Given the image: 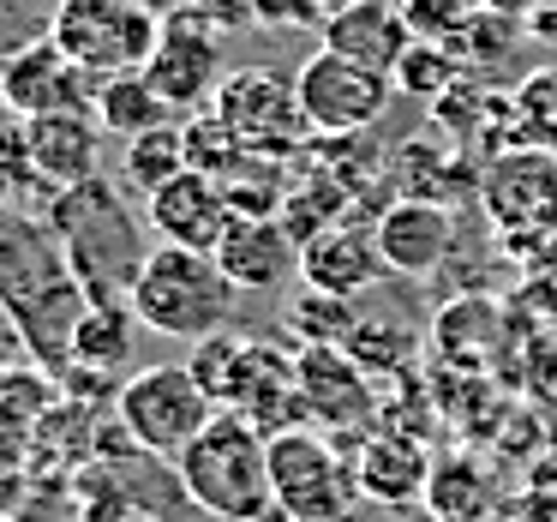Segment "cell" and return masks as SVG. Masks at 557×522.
I'll return each mask as SVG.
<instances>
[{
  "label": "cell",
  "mask_w": 557,
  "mask_h": 522,
  "mask_svg": "<svg viewBox=\"0 0 557 522\" xmlns=\"http://www.w3.org/2000/svg\"><path fill=\"white\" fill-rule=\"evenodd\" d=\"M497 349H504V318H497V306L480 301V294H461V301H449L444 313L432 318V354L449 366H461V373L492 366Z\"/></svg>",
  "instance_id": "22"
},
{
  "label": "cell",
  "mask_w": 557,
  "mask_h": 522,
  "mask_svg": "<svg viewBox=\"0 0 557 522\" xmlns=\"http://www.w3.org/2000/svg\"><path fill=\"white\" fill-rule=\"evenodd\" d=\"M480 205L516 246L557 241V150L509 145L480 169Z\"/></svg>",
  "instance_id": "8"
},
{
  "label": "cell",
  "mask_w": 557,
  "mask_h": 522,
  "mask_svg": "<svg viewBox=\"0 0 557 522\" xmlns=\"http://www.w3.org/2000/svg\"><path fill=\"white\" fill-rule=\"evenodd\" d=\"M432 469H437V462H432V450H425V438L408 433V426L377 421L372 433L354 445V481H360L366 505H384V510L425 505Z\"/></svg>",
  "instance_id": "15"
},
{
  "label": "cell",
  "mask_w": 557,
  "mask_h": 522,
  "mask_svg": "<svg viewBox=\"0 0 557 522\" xmlns=\"http://www.w3.org/2000/svg\"><path fill=\"white\" fill-rule=\"evenodd\" d=\"M294 373H300L306 421H312L318 433H336V445L348 433L366 438L377 426V414H384L372 373H366L342 342H306V349L294 354Z\"/></svg>",
  "instance_id": "12"
},
{
  "label": "cell",
  "mask_w": 557,
  "mask_h": 522,
  "mask_svg": "<svg viewBox=\"0 0 557 522\" xmlns=\"http://www.w3.org/2000/svg\"><path fill=\"white\" fill-rule=\"evenodd\" d=\"M509 114H516V145L528 150H557V66L528 73L509 90Z\"/></svg>",
  "instance_id": "29"
},
{
  "label": "cell",
  "mask_w": 557,
  "mask_h": 522,
  "mask_svg": "<svg viewBox=\"0 0 557 522\" xmlns=\"http://www.w3.org/2000/svg\"><path fill=\"white\" fill-rule=\"evenodd\" d=\"M425 510L444 522H492L497 486L473 457H444L432 469V486H425Z\"/></svg>",
  "instance_id": "26"
},
{
  "label": "cell",
  "mask_w": 557,
  "mask_h": 522,
  "mask_svg": "<svg viewBox=\"0 0 557 522\" xmlns=\"http://www.w3.org/2000/svg\"><path fill=\"white\" fill-rule=\"evenodd\" d=\"M294 342H264V337H240V354L228 366L216 409H234L240 421H252L264 438L294 433L306 421V397H300V373H294Z\"/></svg>",
  "instance_id": "11"
},
{
  "label": "cell",
  "mask_w": 557,
  "mask_h": 522,
  "mask_svg": "<svg viewBox=\"0 0 557 522\" xmlns=\"http://www.w3.org/2000/svg\"><path fill=\"white\" fill-rule=\"evenodd\" d=\"M396 174H401V193L408 198H437V205H449L461 186L480 193V174H468V162L444 138H408L396 157Z\"/></svg>",
  "instance_id": "27"
},
{
  "label": "cell",
  "mask_w": 557,
  "mask_h": 522,
  "mask_svg": "<svg viewBox=\"0 0 557 522\" xmlns=\"http://www.w3.org/2000/svg\"><path fill=\"white\" fill-rule=\"evenodd\" d=\"M85 306L90 294L78 289L49 217L0 210V313H7L13 337L25 342V354L54 385L73 366V325Z\"/></svg>",
  "instance_id": "1"
},
{
  "label": "cell",
  "mask_w": 557,
  "mask_h": 522,
  "mask_svg": "<svg viewBox=\"0 0 557 522\" xmlns=\"http://www.w3.org/2000/svg\"><path fill=\"white\" fill-rule=\"evenodd\" d=\"M413 522H444V517H432V510H420V517H413Z\"/></svg>",
  "instance_id": "35"
},
{
  "label": "cell",
  "mask_w": 557,
  "mask_h": 522,
  "mask_svg": "<svg viewBox=\"0 0 557 522\" xmlns=\"http://www.w3.org/2000/svg\"><path fill=\"white\" fill-rule=\"evenodd\" d=\"M18 373H25V366H18V349H0V390L13 385Z\"/></svg>",
  "instance_id": "34"
},
{
  "label": "cell",
  "mask_w": 557,
  "mask_h": 522,
  "mask_svg": "<svg viewBox=\"0 0 557 522\" xmlns=\"http://www.w3.org/2000/svg\"><path fill=\"white\" fill-rule=\"evenodd\" d=\"M97 121H102V133H114L126 145V138L174 121V109L145 73H114V78H97Z\"/></svg>",
  "instance_id": "25"
},
{
  "label": "cell",
  "mask_w": 557,
  "mask_h": 522,
  "mask_svg": "<svg viewBox=\"0 0 557 522\" xmlns=\"http://www.w3.org/2000/svg\"><path fill=\"white\" fill-rule=\"evenodd\" d=\"M49 229H54L66 265H73L78 289L90 301H133V282H138V270H145L157 241H145L150 222L126 205V193H114L109 174L54 193Z\"/></svg>",
  "instance_id": "2"
},
{
  "label": "cell",
  "mask_w": 557,
  "mask_h": 522,
  "mask_svg": "<svg viewBox=\"0 0 557 522\" xmlns=\"http://www.w3.org/2000/svg\"><path fill=\"white\" fill-rule=\"evenodd\" d=\"M210 109H216L222 126L240 138V150H258V157L288 162L294 150H306V138H312V121H306V109H300V90H294L288 78L264 73V66L228 73Z\"/></svg>",
  "instance_id": "9"
},
{
  "label": "cell",
  "mask_w": 557,
  "mask_h": 522,
  "mask_svg": "<svg viewBox=\"0 0 557 522\" xmlns=\"http://www.w3.org/2000/svg\"><path fill=\"white\" fill-rule=\"evenodd\" d=\"M145 78L169 97L174 114H198L216 102L228 61H222V31L205 13H169L162 19V37L145 61Z\"/></svg>",
  "instance_id": "14"
},
{
  "label": "cell",
  "mask_w": 557,
  "mask_h": 522,
  "mask_svg": "<svg viewBox=\"0 0 557 522\" xmlns=\"http://www.w3.org/2000/svg\"><path fill=\"white\" fill-rule=\"evenodd\" d=\"M294 90H300V109H306V121H312V133H324V138H348V133L377 126L389 109V97H396L389 73H372V66L348 61V54H336V49H318L312 61L294 73Z\"/></svg>",
  "instance_id": "10"
},
{
  "label": "cell",
  "mask_w": 557,
  "mask_h": 522,
  "mask_svg": "<svg viewBox=\"0 0 557 522\" xmlns=\"http://www.w3.org/2000/svg\"><path fill=\"white\" fill-rule=\"evenodd\" d=\"M138 313L133 301H90L73 325V366L85 373H109V378H126L133 366V349H138Z\"/></svg>",
  "instance_id": "23"
},
{
  "label": "cell",
  "mask_w": 557,
  "mask_h": 522,
  "mask_svg": "<svg viewBox=\"0 0 557 522\" xmlns=\"http://www.w3.org/2000/svg\"><path fill=\"white\" fill-rule=\"evenodd\" d=\"M372 234L396 277H432V270H444L449 246H456V217L437 198H396L372 217Z\"/></svg>",
  "instance_id": "17"
},
{
  "label": "cell",
  "mask_w": 557,
  "mask_h": 522,
  "mask_svg": "<svg viewBox=\"0 0 557 522\" xmlns=\"http://www.w3.org/2000/svg\"><path fill=\"white\" fill-rule=\"evenodd\" d=\"M324 49L348 54L372 73H396V61L413 49V25L401 0H348L324 19Z\"/></svg>",
  "instance_id": "20"
},
{
  "label": "cell",
  "mask_w": 557,
  "mask_h": 522,
  "mask_svg": "<svg viewBox=\"0 0 557 522\" xmlns=\"http://www.w3.org/2000/svg\"><path fill=\"white\" fill-rule=\"evenodd\" d=\"M174 481L216 522H264L276 510V498H270V438L234 409H216V421L174 457Z\"/></svg>",
  "instance_id": "3"
},
{
  "label": "cell",
  "mask_w": 557,
  "mask_h": 522,
  "mask_svg": "<svg viewBox=\"0 0 557 522\" xmlns=\"http://www.w3.org/2000/svg\"><path fill=\"white\" fill-rule=\"evenodd\" d=\"M342 349H348L372 378H396L401 366H408V354H413V330L401 325V318H360Z\"/></svg>",
  "instance_id": "31"
},
{
  "label": "cell",
  "mask_w": 557,
  "mask_h": 522,
  "mask_svg": "<svg viewBox=\"0 0 557 522\" xmlns=\"http://www.w3.org/2000/svg\"><path fill=\"white\" fill-rule=\"evenodd\" d=\"M360 325L354 301L342 294H318V289H300L288 301V342L306 349V342H348V330Z\"/></svg>",
  "instance_id": "30"
},
{
  "label": "cell",
  "mask_w": 557,
  "mask_h": 522,
  "mask_svg": "<svg viewBox=\"0 0 557 522\" xmlns=\"http://www.w3.org/2000/svg\"><path fill=\"white\" fill-rule=\"evenodd\" d=\"M210 258L222 265V277L234 289H252V294H270L288 277H300V241L288 234L282 217H234Z\"/></svg>",
  "instance_id": "19"
},
{
  "label": "cell",
  "mask_w": 557,
  "mask_h": 522,
  "mask_svg": "<svg viewBox=\"0 0 557 522\" xmlns=\"http://www.w3.org/2000/svg\"><path fill=\"white\" fill-rule=\"evenodd\" d=\"M234 282L222 277V265L210 253H193V246H169L157 241L133 282V313L145 330L174 342H205L216 330L234 325Z\"/></svg>",
  "instance_id": "4"
},
{
  "label": "cell",
  "mask_w": 557,
  "mask_h": 522,
  "mask_svg": "<svg viewBox=\"0 0 557 522\" xmlns=\"http://www.w3.org/2000/svg\"><path fill=\"white\" fill-rule=\"evenodd\" d=\"M270 498L288 522H348L360 505L354 481V450H342L318 426L270 438Z\"/></svg>",
  "instance_id": "6"
},
{
  "label": "cell",
  "mask_w": 557,
  "mask_h": 522,
  "mask_svg": "<svg viewBox=\"0 0 557 522\" xmlns=\"http://www.w3.org/2000/svg\"><path fill=\"white\" fill-rule=\"evenodd\" d=\"M186 169H193V162H186V121H162V126H150V133H138L121 145V181H126V193H138V198L162 193V186Z\"/></svg>",
  "instance_id": "24"
},
{
  "label": "cell",
  "mask_w": 557,
  "mask_h": 522,
  "mask_svg": "<svg viewBox=\"0 0 557 522\" xmlns=\"http://www.w3.org/2000/svg\"><path fill=\"white\" fill-rule=\"evenodd\" d=\"M145 222H150V234L169 241V246L216 253V241L228 234V222H234V205H228V193H222V181L186 169V174H174L162 193L145 198Z\"/></svg>",
  "instance_id": "16"
},
{
  "label": "cell",
  "mask_w": 557,
  "mask_h": 522,
  "mask_svg": "<svg viewBox=\"0 0 557 522\" xmlns=\"http://www.w3.org/2000/svg\"><path fill=\"white\" fill-rule=\"evenodd\" d=\"M49 37L90 78H114V73H145L150 49L162 37V19L150 0H61Z\"/></svg>",
  "instance_id": "7"
},
{
  "label": "cell",
  "mask_w": 557,
  "mask_h": 522,
  "mask_svg": "<svg viewBox=\"0 0 557 522\" xmlns=\"http://www.w3.org/2000/svg\"><path fill=\"white\" fill-rule=\"evenodd\" d=\"M30 169L66 193L102 174V121L97 114H42L30 121Z\"/></svg>",
  "instance_id": "21"
},
{
  "label": "cell",
  "mask_w": 557,
  "mask_h": 522,
  "mask_svg": "<svg viewBox=\"0 0 557 522\" xmlns=\"http://www.w3.org/2000/svg\"><path fill=\"white\" fill-rule=\"evenodd\" d=\"M0 102L25 121L42 114H97V78L54 37H30L0 54Z\"/></svg>",
  "instance_id": "13"
},
{
  "label": "cell",
  "mask_w": 557,
  "mask_h": 522,
  "mask_svg": "<svg viewBox=\"0 0 557 522\" xmlns=\"http://www.w3.org/2000/svg\"><path fill=\"white\" fill-rule=\"evenodd\" d=\"M114 421H121V433H126V445H133V450L174 462L210 421H216V397L198 385L193 366L157 361V366H145V373H126L121 378Z\"/></svg>",
  "instance_id": "5"
},
{
  "label": "cell",
  "mask_w": 557,
  "mask_h": 522,
  "mask_svg": "<svg viewBox=\"0 0 557 522\" xmlns=\"http://www.w3.org/2000/svg\"><path fill=\"white\" fill-rule=\"evenodd\" d=\"M401 13H408L413 37L425 43H456L473 19V0H401Z\"/></svg>",
  "instance_id": "33"
},
{
  "label": "cell",
  "mask_w": 557,
  "mask_h": 522,
  "mask_svg": "<svg viewBox=\"0 0 557 522\" xmlns=\"http://www.w3.org/2000/svg\"><path fill=\"white\" fill-rule=\"evenodd\" d=\"M384 253H377V234L372 222H330V229H318L312 241L300 246V282L318 294H342V301H360L366 289H372L377 277H384Z\"/></svg>",
  "instance_id": "18"
},
{
  "label": "cell",
  "mask_w": 557,
  "mask_h": 522,
  "mask_svg": "<svg viewBox=\"0 0 557 522\" xmlns=\"http://www.w3.org/2000/svg\"><path fill=\"white\" fill-rule=\"evenodd\" d=\"M389 85H396V97L444 102L449 90L461 85V54H456V43H425V37H413V49L396 61Z\"/></svg>",
  "instance_id": "28"
},
{
  "label": "cell",
  "mask_w": 557,
  "mask_h": 522,
  "mask_svg": "<svg viewBox=\"0 0 557 522\" xmlns=\"http://www.w3.org/2000/svg\"><path fill=\"white\" fill-rule=\"evenodd\" d=\"M186 162H193L198 174H210V181H222V174L240 162V138L222 126L216 109H198L186 114Z\"/></svg>",
  "instance_id": "32"
}]
</instances>
